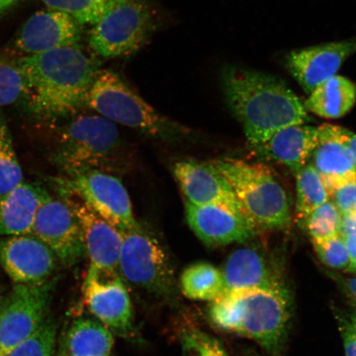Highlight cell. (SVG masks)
Returning a JSON list of instances; mask_svg holds the SVG:
<instances>
[{"label":"cell","instance_id":"obj_1","mask_svg":"<svg viewBox=\"0 0 356 356\" xmlns=\"http://www.w3.org/2000/svg\"><path fill=\"white\" fill-rule=\"evenodd\" d=\"M220 82L226 104L242 124L251 147L264 143L284 127L309 122L299 97L273 74L226 65Z\"/></svg>","mask_w":356,"mask_h":356},{"label":"cell","instance_id":"obj_2","mask_svg":"<svg viewBox=\"0 0 356 356\" xmlns=\"http://www.w3.org/2000/svg\"><path fill=\"white\" fill-rule=\"evenodd\" d=\"M31 110L55 120L72 117L86 106L99 65L79 44L17 58Z\"/></svg>","mask_w":356,"mask_h":356},{"label":"cell","instance_id":"obj_3","mask_svg":"<svg viewBox=\"0 0 356 356\" xmlns=\"http://www.w3.org/2000/svg\"><path fill=\"white\" fill-rule=\"evenodd\" d=\"M291 314L287 288L225 293L209 309V317L217 327L254 341L269 356H283Z\"/></svg>","mask_w":356,"mask_h":356},{"label":"cell","instance_id":"obj_4","mask_svg":"<svg viewBox=\"0 0 356 356\" xmlns=\"http://www.w3.org/2000/svg\"><path fill=\"white\" fill-rule=\"evenodd\" d=\"M86 106L115 124L156 140L175 143L191 136L190 129L159 113L111 70H99Z\"/></svg>","mask_w":356,"mask_h":356},{"label":"cell","instance_id":"obj_5","mask_svg":"<svg viewBox=\"0 0 356 356\" xmlns=\"http://www.w3.org/2000/svg\"><path fill=\"white\" fill-rule=\"evenodd\" d=\"M209 162L229 182L245 215L257 229H282L289 225L286 191L268 167L234 159Z\"/></svg>","mask_w":356,"mask_h":356},{"label":"cell","instance_id":"obj_6","mask_svg":"<svg viewBox=\"0 0 356 356\" xmlns=\"http://www.w3.org/2000/svg\"><path fill=\"white\" fill-rule=\"evenodd\" d=\"M115 124L99 114L79 115L62 133L56 162L68 175L88 170H113L122 148Z\"/></svg>","mask_w":356,"mask_h":356},{"label":"cell","instance_id":"obj_7","mask_svg":"<svg viewBox=\"0 0 356 356\" xmlns=\"http://www.w3.org/2000/svg\"><path fill=\"white\" fill-rule=\"evenodd\" d=\"M158 26L148 0H119L92 26L89 47L106 59L131 56L145 46Z\"/></svg>","mask_w":356,"mask_h":356},{"label":"cell","instance_id":"obj_8","mask_svg":"<svg viewBox=\"0 0 356 356\" xmlns=\"http://www.w3.org/2000/svg\"><path fill=\"white\" fill-rule=\"evenodd\" d=\"M122 235L118 267L122 278L152 295L171 296L175 289V269L158 238L141 225Z\"/></svg>","mask_w":356,"mask_h":356},{"label":"cell","instance_id":"obj_9","mask_svg":"<svg viewBox=\"0 0 356 356\" xmlns=\"http://www.w3.org/2000/svg\"><path fill=\"white\" fill-rule=\"evenodd\" d=\"M54 280L42 284H16L0 298V356H6L37 332L48 318Z\"/></svg>","mask_w":356,"mask_h":356},{"label":"cell","instance_id":"obj_10","mask_svg":"<svg viewBox=\"0 0 356 356\" xmlns=\"http://www.w3.org/2000/svg\"><path fill=\"white\" fill-rule=\"evenodd\" d=\"M61 193L79 197L102 219L122 232L139 228L130 195L118 177L99 170L74 173L58 181Z\"/></svg>","mask_w":356,"mask_h":356},{"label":"cell","instance_id":"obj_11","mask_svg":"<svg viewBox=\"0 0 356 356\" xmlns=\"http://www.w3.org/2000/svg\"><path fill=\"white\" fill-rule=\"evenodd\" d=\"M83 297L91 313L111 332L133 337L131 301L118 271L89 266L83 280Z\"/></svg>","mask_w":356,"mask_h":356},{"label":"cell","instance_id":"obj_12","mask_svg":"<svg viewBox=\"0 0 356 356\" xmlns=\"http://www.w3.org/2000/svg\"><path fill=\"white\" fill-rule=\"evenodd\" d=\"M31 234L47 245L65 266L76 264L86 255L81 225L63 199L47 195L39 208Z\"/></svg>","mask_w":356,"mask_h":356},{"label":"cell","instance_id":"obj_13","mask_svg":"<svg viewBox=\"0 0 356 356\" xmlns=\"http://www.w3.org/2000/svg\"><path fill=\"white\" fill-rule=\"evenodd\" d=\"M172 171L186 202L220 207L247 218L229 182L210 162L182 160L175 164Z\"/></svg>","mask_w":356,"mask_h":356},{"label":"cell","instance_id":"obj_14","mask_svg":"<svg viewBox=\"0 0 356 356\" xmlns=\"http://www.w3.org/2000/svg\"><path fill=\"white\" fill-rule=\"evenodd\" d=\"M57 261L51 249L33 234L12 236L0 242V264L16 284L48 282Z\"/></svg>","mask_w":356,"mask_h":356},{"label":"cell","instance_id":"obj_15","mask_svg":"<svg viewBox=\"0 0 356 356\" xmlns=\"http://www.w3.org/2000/svg\"><path fill=\"white\" fill-rule=\"evenodd\" d=\"M82 28L72 17L54 10L39 11L22 25L15 42L20 57L79 44Z\"/></svg>","mask_w":356,"mask_h":356},{"label":"cell","instance_id":"obj_16","mask_svg":"<svg viewBox=\"0 0 356 356\" xmlns=\"http://www.w3.org/2000/svg\"><path fill=\"white\" fill-rule=\"evenodd\" d=\"M356 52V39L296 49L284 59L288 72L307 95L336 75L344 62Z\"/></svg>","mask_w":356,"mask_h":356},{"label":"cell","instance_id":"obj_17","mask_svg":"<svg viewBox=\"0 0 356 356\" xmlns=\"http://www.w3.org/2000/svg\"><path fill=\"white\" fill-rule=\"evenodd\" d=\"M61 194L62 199L72 209L81 225L89 266L119 273L122 246L121 231L102 219L76 195Z\"/></svg>","mask_w":356,"mask_h":356},{"label":"cell","instance_id":"obj_18","mask_svg":"<svg viewBox=\"0 0 356 356\" xmlns=\"http://www.w3.org/2000/svg\"><path fill=\"white\" fill-rule=\"evenodd\" d=\"M186 221L193 233L209 247L243 243L257 229L247 218L216 206H195L186 202Z\"/></svg>","mask_w":356,"mask_h":356},{"label":"cell","instance_id":"obj_19","mask_svg":"<svg viewBox=\"0 0 356 356\" xmlns=\"http://www.w3.org/2000/svg\"><path fill=\"white\" fill-rule=\"evenodd\" d=\"M221 273L224 293L245 289L287 288L277 267L255 248H243L231 253Z\"/></svg>","mask_w":356,"mask_h":356},{"label":"cell","instance_id":"obj_20","mask_svg":"<svg viewBox=\"0 0 356 356\" xmlns=\"http://www.w3.org/2000/svg\"><path fill=\"white\" fill-rule=\"evenodd\" d=\"M318 142V127L305 124H292L275 133L264 143L252 148L259 157L282 163L296 175L309 163Z\"/></svg>","mask_w":356,"mask_h":356},{"label":"cell","instance_id":"obj_21","mask_svg":"<svg viewBox=\"0 0 356 356\" xmlns=\"http://www.w3.org/2000/svg\"><path fill=\"white\" fill-rule=\"evenodd\" d=\"M49 194L41 186L22 182L0 197V236L31 234L35 216Z\"/></svg>","mask_w":356,"mask_h":356},{"label":"cell","instance_id":"obj_22","mask_svg":"<svg viewBox=\"0 0 356 356\" xmlns=\"http://www.w3.org/2000/svg\"><path fill=\"white\" fill-rule=\"evenodd\" d=\"M310 159L309 163L321 177L328 194L337 186L356 180V159L344 145L319 140Z\"/></svg>","mask_w":356,"mask_h":356},{"label":"cell","instance_id":"obj_23","mask_svg":"<svg viewBox=\"0 0 356 356\" xmlns=\"http://www.w3.org/2000/svg\"><path fill=\"white\" fill-rule=\"evenodd\" d=\"M356 102V87L349 79L341 75L325 80L309 95L304 104L307 111L326 119L344 117Z\"/></svg>","mask_w":356,"mask_h":356},{"label":"cell","instance_id":"obj_24","mask_svg":"<svg viewBox=\"0 0 356 356\" xmlns=\"http://www.w3.org/2000/svg\"><path fill=\"white\" fill-rule=\"evenodd\" d=\"M114 337L99 321L79 318L71 324L60 348L65 356H110Z\"/></svg>","mask_w":356,"mask_h":356},{"label":"cell","instance_id":"obj_25","mask_svg":"<svg viewBox=\"0 0 356 356\" xmlns=\"http://www.w3.org/2000/svg\"><path fill=\"white\" fill-rule=\"evenodd\" d=\"M182 293L193 300L215 301L225 291L221 270L208 262H197L184 270L180 279Z\"/></svg>","mask_w":356,"mask_h":356},{"label":"cell","instance_id":"obj_26","mask_svg":"<svg viewBox=\"0 0 356 356\" xmlns=\"http://www.w3.org/2000/svg\"><path fill=\"white\" fill-rule=\"evenodd\" d=\"M296 213L305 220L316 209L327 202L329 195L321 177L311 163L296 173Z\"/></svg>","mask_w":356,"mask_h":356},{"label":"cell","instance_id":"obj_27","mask_svg":"<svg viewBox=\"0 0 356 356\" xmlns=\"http://www.w3.org/2000/svg\"><path fill=\"white\" fill-rule=\"evenodd\" d=\"M50 10L67 13L79 25L93 26L119 0H41Z\"/></svg>","mask_w":356,"mask_h":356},{"label":"cell","instance_id":"obj_28","mask_svg":"<svg viewBox=\"0 0 356 356\" xmlns=\"http://www.w3.org/2000/svg\"><path fill=\"white\" fill-rule=\"evenodd\" d=\"M24 182L10 128L0 113V197Z\"/></svg>","mask_w":356,"mask_h":356},{"label":"cell","instance_id":"obj_29","mask_svg":"<svg viewBox=\"0 0 356 356\" xmlns=\"http://www.w3.org/2000/svg\"><path fill=\"white\" fill-rule=\"evenodd\" d=\"M341 213L330 200L304 220L312 243H322L339 234Z\"/></svg>","mask_w":356,"mask_h":356},{"label":"cell","instance_id":"obj_30","mask_svg":"<svg viewBox=\"0 0 356 356\" xmlns=\"http://www.w3.org/2000/svg\"><path fill=\"white\" fill-rule=\"evenodd\" d=\"M57 332V323L48 318L37 332L6 356H54Z\"/></svg>","mask_w":356,"mask_h":356},{"label":"cell","instance_id":"obj_31","mask_svg":"<svg viewBox=\"0 0 356 356\" xmlns=\"http://www.w3.org/2000/svg\"><path fill=\"white\" fill-rule=\"evenodd\" d=\"M24 93V79L17 58L0 55V106L15 104Z\"/></svg>","mask_w":356,"mask_h":356},{"label":"cell","instance_id":"obj_32","mask_svg":"<svg viewBox=\"0 0 356 356\" xmlns=\"http://www.w3.org/2000/svg\"><path fill=\"white\" fill-rule=\"evenodd\" d=\"M181 346L182 356H229L216 338L199 330L182 334Z\"/></svg>","mask_w":356,"mask_h":356},{"label":"cell","instance_id":"obj_33","mask_svg":"<svg viewBox=\"0 0 356 356\" xmlns=\"http://www.w3.org/2000/svg\"><path fill=\"white\" fill-rule=\"evenodd\" d=\"M316 253L323 264L333 270H348L350 256L343 238L336 237L322 243H313Z\"/></svg>","mask_w":356,"mask_h":356},{"label":"cell","instance_id":"obj_34","mask_svg":"<svg viewBox=\"0 0 356 356\" xmlns=\"http://www.w3.org/2000/svg\"><path fill=\"white\" fill-rule=\"evenodd\" d=\"M328 195L341 215L356 211V180L337 186Z\"/></svg>","mask_w":356,"mask_h":356},{"label":"cell","instance_id":"obj_35","mask_svg":"<svg viewBox=\"0 0 356 356\" xmlns=\"http://www.w3.org/2000/svg\"><path fill=\"white\" fill-rule=\"evenodd\" d=\"M318 128V139L337 141L353 153L356 159V134L336 124H323Z\"/></svg>","mask_w":356,"mask_h":356},{"label":"cell","instance_id":"obj_36","mask_svg":"<svg viewBox=\"0 0 356 356\" xmlns=\"http://www.w3.org/2000/svg\"><path fill=\"white\" fill-rule=\"evenodd\" d=\"M327 275L335 282L344 295L356 306V278H346L341 275L328 271Z\"/></svg>","mask_w":356,"mask_h":356},{"label":"cell","instance_id":"obj_37","mask_svg":"<svg viewBox=\"0 0 356 356\" xmlns=\"http://www.w3.org/2000/svg\"><path fill=\"white\" fill-rule=\"evenodd\" d=\"M337 317L342 339H343L346 356H356V339L346 326L343 318L341 316H337Z\"/></svg>","mask_w":356,"mask_h":356},{"label":"cell","instance_id":"obj_38","mask_svg":"<svg viewBox=\"0 0 356 356\" xmlns=\"http://www.w3.org/2000/svg\"><path fill=\"white\" fill-rule=\"evenodd\" d=\"M356 234V211L341 215L339 235L345 238Z\"/></svg>","mask_w":356,"mask_h":356},{"label":"cell","instance_id":"obj_39","mask_svg":"<svg viewBox=\"0 0 356 356\" xmlns=\"http://www.w3.org/2000/svg\"><path fill=\"white\" fill-rule=\"evenodd\" d=\"M344 240L350 256L348 271L356 273V234L349 236V237L345 238Z\"/></svg>","mask_w":356,"mask_h":356},{"label":"cell","instance_id":"obj_40","mask_svg":"<svg viewBox=\"0 0 356 356\" xmlns=\"http://www.w3.org/2000/svg\"><path fill=\"white\" fill-rule=\"evenodd\" d=\"M343 318L346 326L356 339V311L348 316H341Z\"/></svg>","mask_w":356,"mask_h":356},{"label":"cell","instance_id":"obj_41","mask_svg":"<svg viewBox=\"0 0 356 356\" xmlns=\"http://www.w3.org/2000/svg\"><path fill=\"white\" fill-rule=\"evenodd\" d=\"M22 0H0V13L8 10L16 4L20 3Z\"/></svg>","mask_w":356,"mask_h":356},{"label":"cell","instance_id":"obj_42","mask_svg":"<svg viewBox=\"0 0 356 356\" xmlns=\"http://www.w3.org/2000/svg\"><path fill=\"white\" fill-rule=\"evenodd\" d=\"M54 356H65L63 351H62L60 347L59 350H58L57 353H55Z\"/></svg>","mask_w":356,"mask_h":356}]
</instances>
